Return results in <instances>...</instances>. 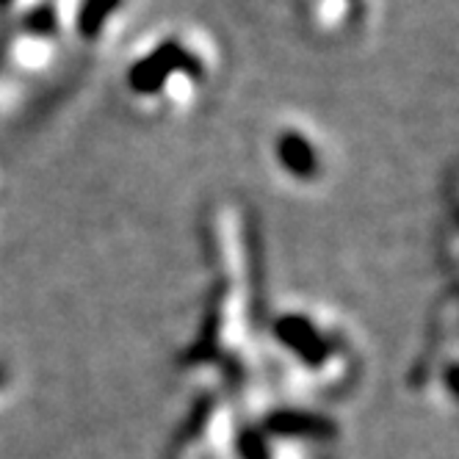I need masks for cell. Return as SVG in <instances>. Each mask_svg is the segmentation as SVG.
Wrapping results in <instances>:
<instances>
[{"label":"cell","instance_id":"obj_1","mask_svg":"<svg viewBox=\"0 0 459 459\" xmlns=\"http://www.w3.org/2000/svg\"><path fill=\"white\" fill-rule=\"evenodd\" d=\"M277 158H280L282 167L297 178H313L318 169V155H316L313 144L302 134H293V130L280 134Z\"/></svg>","mask_w":459,"mask_h":459},{"label":"cell","instance_id":"obj_2","mask_svg":"<svg viewBox=\"0 0 459 459\" xmlns=\"http://www.w3.org/2000/svg\"><path fill=\"white\" fill-rule=\"evenodd\" d=\"M272 429L274 432H282V435H326L330 432V423H324L318 418H310V415H277L272 420Z\"/></svg>","mask_w":459,"mask_h":459},{"label":"cell","instance_id":"obj_3","mask_svg":"<svg viewBox=\"0 0 459 459\" xmlns=\"http://www.w3.org/2000/svg\"><path fill=\"white\" fill-rule=\"evenodd\" d=\"M0 382H4V368H0Z\"/></svg>","mask_w":459,"mask_h":459}]
</instances>
